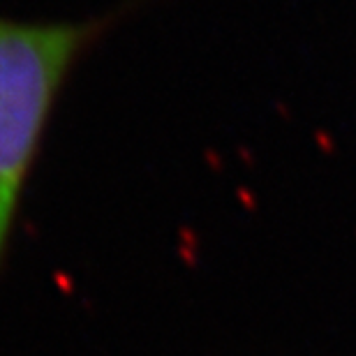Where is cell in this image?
<instances>
[{
    "mask_svg": "<svg viewBox=\"0 0 356 356\" xmlns=\"http://www.w3.org/2000/svg\"><path fill=\"white\" fill-rule=\"evenodd\" d=\"M116 19L24 21L0 14V268L60 92Z\"/></svg>",
    "mask_w": 356,
    "mask_h": 356,
    "instance_id": "1",
    "label": "cell"
}]
</instances>
